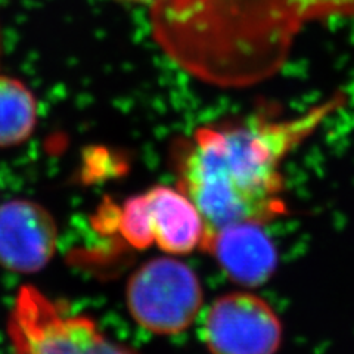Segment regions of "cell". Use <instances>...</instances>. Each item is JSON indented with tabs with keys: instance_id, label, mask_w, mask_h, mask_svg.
Here are the masks:
<instances>
[{
	"instance_id": "ba28073f",
	"label": "cell",
	"mask_w": 354,
	"mask_h": 354,
	"mask_svg": "<svg viewBox=\"0 0 354 354\" xmlns=\"http://www.w3.org/2000/svg\"><path fill=\"white\" fill-rule=\"evenodd\" d=\"M155 243L170 256L201 248L205 225L192 199L179 187L155 186L147 192Z\"/></svg>"
},
{
	"instance_id": "7c38bea8",
	"label": "cell",
	"mask_w": 354,
	"mask_h": 354,
	"mask_svg": "<svg viewBox=\"0 0 354 354\" xmlns=\"http://www.w3.org/2000/svg\"><path fill=\"white\" fill-rule=\"evenodd\" d=\"M126 2H133V3H143V5H149L151 8L158 5L162 0H126Z\"/></svg>"
},
{
	"instance_id": "8992f818",
	"label": "cell",
	"mask_w": 354,
	"mask_h": 354,
	"mask_svg": "<svg viewBox=\"0 0 354 354\" xmlns=\"http://www.w3.org/2000/svg\"><path fill=\"white\" fill-rule=\"evenodd\" d=\"M58 245L57 221L43 205L10 199L0 205V266L28 274L46 268Z\"/></svg>"
},
{
	"instance_id": "3957f363",
	"label": "cell",
	"mask_w": 354,
	"mask_h": 354,
	"mask_svg": "<svg viewBox=\"0 0 354 354\" xmlns=\"http://www.w3.org/2000/svg\"><path fill=\"white\" fill-rule=\"evenodd\" d=\"M126 298L139 326L155 335H177L194 324L204 292L189 266L173 257H160L131 274Z\"/></svg>"
},
{
	"instance_id": "9c48e42d",
	"label": "cell",
	"mask_w": 354,
	"mask_h": 354,
	"mask_svg": "<svg viewBox=\"0 0 354 354\" xmlns=\"http://www.w3.org/2000/svg\"><path fill=\"white\" fill-rule=\"evenodd\" d=\"M37 101L14 77L0 75V148L24 143L37 124Z\"/></svg>"
},
{
	"instance_id": "7a4b0ae2",
	"label": "cell",
	"mask_w": 354,
	"mask_h": 354,
	"mask_svg": "<svg viewBox=\"0 0 354 354\" xmlns=\"http://www.w3.org/2000/svg\"><path fill=\"white\" fill-rule=\"evenodd\" d=\"M300 0H162L153 36L169 57L203 82L243 87L285 61Z\"/></svg>"
},
{
	"instance_id": "6da1fadb",
	"label": "cell",
	"mask_w": 354,
	"mask_h": 354,
	"mask_svg": "<svg viewBox=\"0 0 354 354\" xmlns=\"http://www.w3.org/2000/svg\"><path fill=\"white\" fill-rule=\"evenodd\" d=\"M342 104L338 95L301 115L254 114L203 126L176 142L177 187L201 213L204 238L229 225H264L285 214V160Z\"/></svg>"
},
{
	"instance_id": "277c9868",
	"label": "cell",
	"mask_w": 354,
	"mask_h": 354,
	"mask_svg": "<svg viewBox=\"0 0 354 354\" xmlns=\"http://www.w3.org/2000/svg\"><path fill=\"white\" fill-rule=\"evenodd\" d=\"M8 332L14 354H96L106 337L92 319L73 313L32 286L18 291Z\"/></svg>"
},
{
	"instance_id": "52a82bcc",
	"label": "cell",
	"mask_w": 354,
	"mask_h": 354,
	"mask_svg": "<svg viewBox=\"0 0 354 354\" xmlns=\"http://www.w3.org/2000/svg\"><path fill=\"white\" fill-rule=\"evenodd\" d=\"M201 248L213 256L229 279L242 286L264 285L278 266V251L263 225L250 221L218 229L204 238Z\"/></svg>"
},
{
	"instance_id": "30bf717a",
	"label": "cell",
	"mask_w": 354,
	"mask_h": 354,
	"mask_svg": "<svg viewBox=\"0 0 354 354\" xmlns=\"http://www.w3.org/2000/svg\"><path fill=\"white\" fill-rule=\"evenodd\" d=\"M117 229L123 241L135 250H147L155 243L147 192L127 198L118 208Z\"/></svg>"
},
{
	"instance_id": "5b68a950",
	"label": "cell",
	"mask_w": 354,
	"mask_h": 354,
	"mask_svg": "<svg viewBox=\"0 0 354 354\" xmlns=\"http://www.w3.org/2000/svg\"><path fill=\"white\" fill-rule=\"evenodd\" d=\"M203 339L212 354H276L282 344V324L263 298L232 292L208 308Z\"/></svg>"
},
{
	"instance_id": "8fae6325",
	"label": "cell",
	"mask_w": 354,
	"mask_h": 354,
	"mask_svg": "<svg viewBox=\"0 0 354 354\" xmlns=\"http://www.w3.org/2000/svg\"><path fill=\"white\" fill-rule=\"evenodd\" d=\"M96 354H136V353L131 351L126 346L118 344V342L105 337V339L101 342V346H99Z\"/></svg>"
}]
</instances>
